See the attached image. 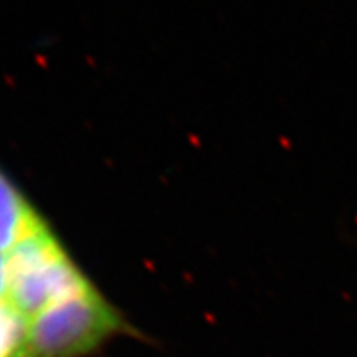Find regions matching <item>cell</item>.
Returning a JSON list of instances; mask_svg holds the SVG:
<instances>
[{
    "label": "cell",
    "instance_id": "cell-4",
    "mask_svg": "<svg viewBox=\"0 0 357 357\" xmlns=\"http://www.w3.org/2000/svg\"><path fill=\"white\" fill-rule=\"evenodd\" d=\"M8 293V261L7 252L0 248V301L7 300Z\"/></svg>",
    "mask_w": 357,
    "mask_h": 357
},
{
    "label": "cell",
    "instance_id": "cell-2",
    "mask_svg": "<svg viewBox=\"0 0 357 357\" xmlns=\"http://www.w3.org/2000/svg\"><path fill=\"white\" fill-rule=\"evenodd\" d=\"M134 328L95 284L25 323L17 357H89Z\"/></svg>",
    "mask_w": 357,
    "mask_h": 357
},
{
    "label": "cell",
    "instance_id": "cell-1",
    "mask_svg": "<svg viewBox=\"0 0 357 357\" xmlns=\"http://www.w3.org/2000/svg\"><path fill=\"white\" fill-rule=\"evenodd\" d=\"M7 261L6 301L25 323L93 287L43 217L13 243L7 252Z\"/></svg>",
    "mask_w": 357,
    "mask_h": 357
},
{
    "label": "cell",
    "instance_id": "cell-3",
    "mask_svg": "<svg viewBox=\"0 0 357 357\" xmlns=\"http://www.w3.org/2000/svg\"><path fill=\"white\" fill-rule=\"evenodd\" d=\"M40 217L37 208L0 169V248L8 252Z\"/></svg>",
    "mask_w": 357,
    "mask_h": 357
}]
</instances>
